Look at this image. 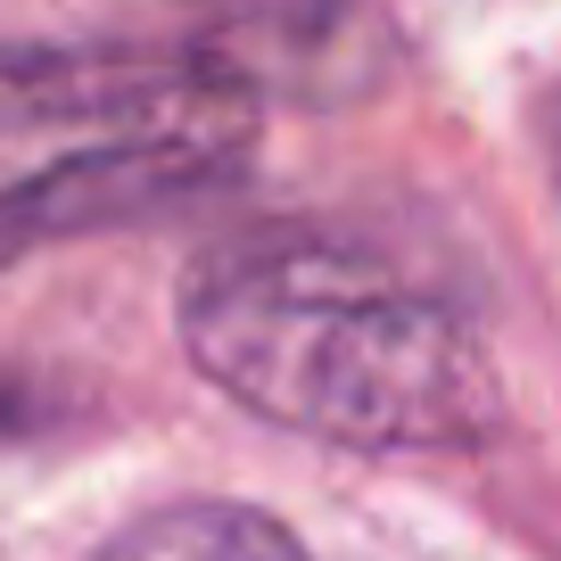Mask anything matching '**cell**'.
Instances as JSON below:
<instances>
[{"label":"cell","mask_w":561,"mask_h":561,"mask_svg":"<svg viewBox=\"0 0 561 561\" xmlns=\"http://www.w3.org/2000/svg\"><path fill=\"white\" fill-rule=\"evenodd\" d=\"M182 347L231 404L355 455H471L512 421L488 339L322 231H248L198 256Z\"/></svg>","instance_id":"6da1fadb"},{"label":"cell","mask_w":561,"mask_h":561,"mask_svg":"<svg viewBox=\"0 0 561 561\" xmlns=\"http://www.w3.org/2000/svg\"><path fill=\"white\" fill-rule=\"evenodd\" d=\"M100 561H314L256 504H165L100 545Z\"/></svg>","instance_id":"3957f363"},{"label":"cell","mask_w":561,"mask_h":561,"mask_svg":"<svg viewBox=\"0 0 561 561\" xmlns=\"http://www.w3.org/2000/svg\"><path fill=\"white\" fill-rule=\"evenodd\" d=\"M545 158H553V182H561V83L545 91Z\"/></svg>","instance_id":"277c9868"},{"label":"cell","mask_w":561,"mask_h":561,"mask_svg":"<svg viewBox=\"0 0 561 561\" xmlns=\"http://www.w3.org/2000/svg\"><path fill=\"white\" fill-rule=\"evenodd\" d=\"M256 149V100L215 58L0 42V264L50 231L149 215Z\"/></svg>","instance_id":"7a4b0ae2"}]
</instances>
